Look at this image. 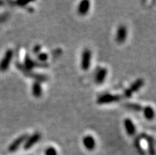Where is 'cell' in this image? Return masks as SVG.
<instances>
[{
    "instance_id": "obj_13",
    "label": "cell",
    "mask_w": 156,
    "mask_h": 155,
    "mask_svg": "<svg viewBox=\"0 0 156 155\" xmlns=\"http://www.w3.org/2000/svg\"><path fill=\"white\" fill-rule=\"evenodd\" d=\"M32 93L35 97H40L42 95V87L39 82H36L32 86Z\"/></svg>"
},
{
    "instance_id": "obj_9",
    "label": "cell",
    "mask_w": 156,
    "mask_h": 155,
    "mask_svg": "<svg viewBox=\"0 0 156 155\" xmlns=\"http://www.w3.org/2000/svg\"><path fill=\"white\" fill-rule=\"evenodd\" d=\"M83 143L86 149H87L88 150H93L95 148V146H96L94 138L91 136H85V137L83 138Z\"/></svg>"
},
{
    "instance_id": "obj_17",
    "label": "cell",
    "mask_w": 156,
    "mask_h": 155,
    "mask_svg": "<svg viewBox=\"0 0 156 155\" xmlns=\"http://www.w3.org/2000/svg\"><path fill=\"white\" fill-rule=\"evenodd\" d=\"M126 106L129 108L135 110V111H140V110H141L140 106L139 105V104H128Z\"/></svg>"
},
{
    "instance_id": "obj_6",
    "label": "cell",
    "mask_w": 156,
    "mask_h": 155,
    "mask_svg": "<svg viewBox=\"0 0 156 155\" xmlns=\"http://www.w3.org/2000/svg\"><path fill=\"white\" fill-rule=\"evenodd\" d=\"M27 138L28 136H26V135H22V136H21L20 137H18V139H16L10 144L8 150H9L10 152H14L15 151V150H17L20 147V146L22 145L24 142L26 141Z\"/></svg>"
},
{
    "instance_id": "obj_3",
    "label": "cell",
    "mask_w": 156,
    "mask_h": 155,
    "mask_svg": "<svg viewBox=\"0 0 156 155\" xmlns=\"http://www.w3.org/2000/svg\"><path fill=\"white\" fill-rule=\"evenodd\" d=\"M120 99H121V97L118 96V95L104 94L99 97L97 102L99 104H110V103L117 102L120 100Z\"/></svg>"
},
{
    "instance_id": "obj_14",
    "label": "cell",
    "mask_w": 156,
    "mask_h": 155,
    "mask_svg": "<svg viewBox=\"0 0 156 155\" xmlns=\"http://www.w3.org/2000/svg\"><path fill=\"white\" fill-rule=\"evenodd\" d=\"M144 116L147 119H148V120H151L153 117H154V110L152 108H151V107H146L144 108Z\"/></svg>"
},
{
    "instance_id": "obj_8",
    "label": "cell",
    "mask_w": 156,
    "mask_h": 155,
    "mask_svg": "<svg viewBox=\"0 0 156 155\" xmlns=\"http://www.w3.org/2000/svg\"><path fill=\"white\" fill-rule=\"evenodd\" d=\"M127 37V29L125 26H121L118 28L116 36V41L117 43L122 44L125 41Z\"/></svg>"
},
{
    "instance_id": "obj_4",
    "label": "cell",
    "mask_w": 156,
    "mask_h": 155,
    "mask_svg": "<svg viewBox=\"0 0 156 155\" xmlns=\"http://www.w3.org/2000/svg\"><path fill=\"white\" fill-rule=\"evenodd\" d=\"M41 137V134L37 132V133L34 134L33 136H30V138H27V139H26V143H25V145H24V149L29 150L31 147H33L37 143L40 141Z\"/></svg>"
},
{
    "instance_id": "obj_2",
    "label": "cell",
    "mask_w": 156,
    "mask_h": 155,
    "mask_svg": "<svg viewBox=\"0 0 156 155\" xmlns=\"http://www.w3.org/2000/svg\"><path fill=\"white\" fill-rule=\"evenodd\" d=\"M91 57H92V53L90 50L88 48L84 49L82 53L81 58V67L83 71H87L90 67Z\"/></svg>"
},
{
    "instance_id": "obj_12",
    "label": "cell",
    "mask_w": 156,
    "mask_h": 155,
    "mask_svg": "<svg viewBox=\"0 0 156 155\" xmlns=\"http://www.w3.org/2000/svg\"><path fill=\"white\" fill-rule=\"evenodd\" d=\"M124 124H125V128L126 130L127 134L129 136H133L136 132V128H135L133 121L130 119H125Z\"/></svg>"
},
{
    "instance_id": "obj_11",
    "label": "cell",
    "mask_w": 156,
    "mask_h": 155,
    "mask_svg": "<svg viewBox=\"0 0 156 155\" xmlns=\"http://www.w3.org/2000/svg\"><path fill=\"white\" fill-rule=\"evenodd\" d=\"M90 7V2L89 1L87 0L82 1L78 7V12L80 15H86L89 11Z\"/></svg>"
},
{
    "instance_id": "obj_5",
    "label": "cell",
    "mask_w": 156,
    "mask_h": 155,
    "mask_svg": "<svg viewBox=\"0 0 156 155\" xmlns=\"http://www.w3.org/2000/svg\"><path fill=\"white\" fill-rule=\"evenodd\" d=\"M144 85V81L142 79H139L137 80L136 83H134V84H133L130 86V88L128 89L127 90H125V97H130L132 95H133V93H136L139 89H140L142 87V86Z\"/></svg>"
},
{
    "instance_id": "obj_18",
    "label": "cell",
    "mask_w": 156,
    "mask_h": 155,
    "mask_svg": "<svg viewBox=\"0 0 156 155\" xmlns=\"http://www.w3.org/2000/svg\"><path fill=\"white\" fill-rule=\"evenodd\" d=\"M41 47L39 45H36L34 48V51L35 54H39V52L41 51Z\"/></svg>"
},
{
    "instance_id": "obj_7",
    "label": "cell",
    "mask_w": 156,
    "mask_h": 155,
    "mask_svg": "<svg viewBox=\"0 0 156 155\" xmlns=\"http://www.w3.org/2000/svg\"><path fill=\"white\" fill-rule=\"evenodd\" d=\"M47 67V64L36 63V62L32 60L28 55L26 57V59H25V66L23 67L26 71V70H27V71H30V70H32L33 68H35V67Z\"/></svg>"
},
{
    "instance_id": "obj_1",
    "label": "cell",
    "mask_w": 156,
    "mask_h": 155,
    "mask_svg": "<svg viewBox=\"0 0 156 155\" xmlns=\"http://www.w3.org/2000/svg\"><path fill=\"white\" fill-rule=\"evenodd\" d=\"M13 55H14V51L11 49H8L6 51L5 55H4L3 58L0 62V71H7L9 67H10L11 60L13 59Z\"/></svg>"
},
{
    "instance_id": "obj_16",
    "label": "cell",
    "mask_w": 156,
    "mask_h": 155,
    "mask_svg": "<svg viewBox=\"0 0 156 155\" xmlns=\"http://www.w3.org/2000/svg\"><path fill=\"white\" fill-rule=\"evenodd\" d=\"M45 155H57V151L55 148L48 147L45 150Z\"/></svg>"
},
{
    "instance_id": "obj_15",
    "label": "cell",
    "mask_w": 156,
    "mask_h": 155,
    "mask_svg": "<svg viewBox=\"0 0 156 155\" xmlns=\"http://www.w3.org/2000/svg\"><path fill=\"white\" fill-rule=\"evenodd\" d=\"M37 58L41 62L44 63V62H45V61L47 60L48 58V55L46 53H39L37 55Z\"/></svg>"
},
{
    "instance_id": "obj_10",
    "label": "cell",
    "mask_w": 156,
    "mask_h": 155,
    "mask_svg": "<svg viewBox=\"0 0 156 155\" xmlns=\"http://www.w3.org/2000/svg\"><path fill=\"white\" fill-rule=\"evenodd\" d=\"M107 73H108V71H107L106 68H100L98 71V72L96 73L95 75V82L98 84H101L103 83V82L105 81V78L107 76Z\"/></svg>"
}]
</instances>
